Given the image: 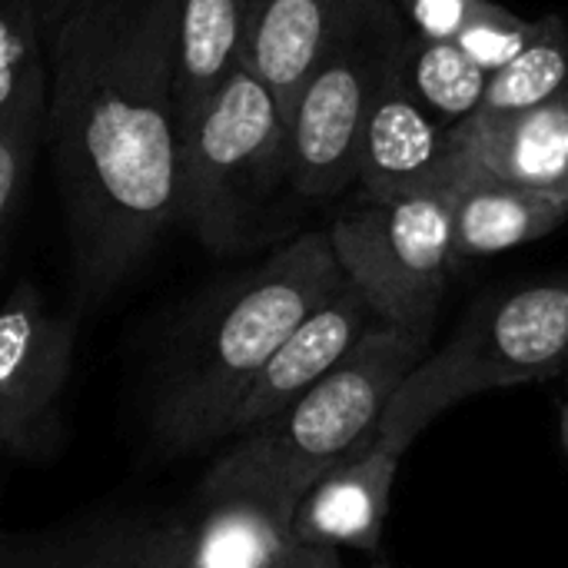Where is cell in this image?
Listing matches in <instances>:
<instances>
[{
    "instance_id": "6da1fadb",
    "label": "cell",
    "mask_w": 568,
    "mask_h": 568,
    "mask_svg": "<svg viewBox=\"0 0 568 568\" xmlns=\"http://www.w3.org/2000/svg\"><path fill=\"white\" fill-rule=\"evenodd\" d=\"M50 143L83 303L180 223L176 0H83L47 40Z\"/></svg>"
},
{
    "instance_id": "7a4b0ae2",
    "label": "cell",
    "mask_w": 568,
    "mask_h": 568,
    "mask_svg": "<svg viewBox=\"0 0 568 568\" xmlns=\"http://www.w3.org/2000/svg\"><path fill=\"white\" fill-rule=\"evenodd\" d=\"M343 283L326 230L290 240L240 276L186 333L163 373L150 419L156 446L196 453L226 439L270 356Z\"/></svg>"
},
{
    "instance_id": "3957f363",
    "label": "cell",
    "mask_w": 568,
    "mask_h": 568,
    "mask_svg": "<svg viewBox=\"0 0 568 568\" xmlns=\"http://www.w3.org/2000/svg\"><path fill=\"white\" fill-rule=\"evenodd\" d=\"M426 353L429 333L376 323L329 376L273 419L240 433L203 486H260L300 503L326 469L376 436L383 413Z\"/></svg>"
},
{
    "instance_id": "277c9868",
    "label": "cell",
    "mask_w": 568,
    "mask_h": 568,
    "mask_svg": "<svg viewBox=\"0 0 568 568\" xmlns=\"http://www.w3.org/2000/svg\"><path fill=\"white\" fill-rule=\"evenodd\" d=\"M568 369V273L483 296L393 396L373 439L409 449L463 399L556 379Z\"/></svg>"
},
{
    "instance_id": "5b68a950",
    "label": "cell",
    "mask_w": 568,
    "mask_h": 568,
    "mask_svg": "<svg viewBox=\"0 0 568 568\" xmlns=\"http://www.w3.org/2000/svg\"><path fill=\"white\" fill-rule=\"evenodd\" d=\"M290 183V126L273 90L236 67L183 123L180 223L213 253L246 246L263 206Z\"/></svg>"
},
{
    "instance_id": "8992f818",
    "label": "cell",
    "mask_w": 568,
    "mask_h": 568,
    "mask_svg": "<svg viewBox=\"0 0 568 568\" xmlns=\"http://www.w3.org/2000/svg\"><path fill=\"white\" fill-rule=\"evenodd\" d=\"M406 43L399 0H336L323 50L290 110V186L300 196L333 200L356 183L363 120Z\"/></svg>"
},
{
    "instance_id": "52a82bcc",
    "label": "cell",
    "mask_w": 568,
    "mask_h": 568,
    "mask_svg": "<svg viewBox=\"0 0 568 568\" xmlns=\"http://www.w3.org/2000/svg\"><path fill=\"white\" fill-rule=\"evenodd\" d=\"M459 186L359 203L326 230L346 283L379 323L433 333L446 283L456 273L453 206Z\"/></svg>"
},
{
    "instance_id": "ba28073f",
    "label": "cell",
    "mask_w": 568,
    "mask_h": 568,
    "mask_svg": "<svg viewBox=\"0 0 568 568\" xmlns=\"http://www.w3.org/2000/svg\"><path fill=\"white\" fill-rule=\"evenodd\" d=\"M73 373V323L30 280L0 303V449L50 459L63 443V393Z\"/></svg>"
},
{
    "instance_id": "9c48e42d",
    "label": "cell",
    "mask_w": 568,
    "mask_h": 568,
    "mask_svg": "<svg viewBox=\"0 0 568 568\" xmlns=\"http://www.w3.org/2000/svg\"><path fill=\"white\" fill-rule=\"evenodd\" d=\"M466 176L449 143V126L439 123L406 80V57L379 87L363 120L356 183L363 203H389L429 190L459 186Z\"/></svg>"
},
{
    "instance_id": "30bf717a",
    "label": "cell",
    "mask_w": 568,
    "mask_h": 568,
    "mask_svg": "<svg viewBox=\"0 0 568 568\" xmlns=\"http://www.w3.org/2000/svg\"><path fill=\"white\" fill-rule=\"evenodd\" d=\"M406 449L369 439L326 469L293 513V539L316 549L379 552L393 483Z\"/></svg>"
},
{
    "instance_id": "8fae6325",
    "label": "cell",
    "mask_w": 568,
    "mask_h": 568,
    "mask_svg": "<svg viewBox=\"0 0 568 568\" xmlns=\"http://www.w3.org/2000/svg\"><path fill=\"white\" fill-rule=\"evenodd\" d=\"M376 323L379 320L373 316L369 303L349 283H343V290L316 306L270 356L246 399L240 403L226 439H236L240 433L273 419L290 403H296L306 389L329 376Z\"/></svg>"
},
{
    "instance_id": "7c38bea8",
    "label": "cell",
    "mask_w": 568,
    "mask_h": 568,
    "mask_svg": "<svg viewBox=\"0 0 568 568\" xmlns=\"http://www.w3.org/2000/svg\"><path fill=\"white\" fill-rule=\"evenodd\" d=\"M449 143L466 173L568 196V90L523 113H473Z\"/></svg>"
},
{
    "instance_id": "4fadbf2b",
    "label": "cell",
    "mask_w": 568,
    "mask_h": 568,
    "mask_svg": "<svg viewBox=\"0 0 568 568\" xmlns=\"http://www.w3.org/2000/svg\"><path fill=\"white\" fill-rule=\"evenodd\" d=\"M300 503L260 486H200L183 529V568H270L293 546Z\"/></svg>"
},
{
    "instance_id": "5bb4252c",
    "label": "cell",
    "mask_w": 568,
    "mask_h": 568,
    "mask_svg": "<svg viewBox=\"0 0 568 568\" xmlns=\"http://www.w3.org/2000/svg\"><path fill=\"white\" fill-rule=\"evenodd\" d=\"M568 220V196L466 173L453 206V270L536 243Z\"/></svg>"
},
{
    "instance_id": "9a60e30c",
    "label": "cell",
    "mask_w": 568,
    "mask_h": 568,
    "mask_svg": "<svg viewBox=\"0 0 568 568\" xmlns=\"http://www.w3.org/2000/svg\"><path fill=\"white\" fill-rule=\"evenodd\" d=\"M333 7L336 0H250L243 67L273 90L286 126L329 33Z\"/></svg>"
},
{
    "instance_id": "2e32d148",
    "label": "cell",
    "mask_w": 568,
    "mask_h": 568,
    "mask_svg": "<svg viewBox=\"0 0 568 568\" xmlns=\"http://www.w3.org/2000/svg\"><path fill=\"white\" fill-rule=\"evenodd\" d=\"M250 0H176L180 126L243 67Z\"/></svg>"
},
{
    "instance_id": "e0dca14e",
    "label": "cell",
    "mask_w": 568,
    "mask_h": 568,
    "mask_svg": "<svg viewBox=\"0 0 568 568\" xmlns=\"http://www.w3.org/2000/svg\"><path fill=\"white\" fill-rule=\"evenodd\" d=\"M50 57L33 0H0V130L47 126Z\"/></svg>"
},
{
    "instance_id": "ac0fdd59",
    "label": "cell",
    "mask_w": 568,
    "mask_h": 568,
    "mask_svg": "<svg viewBox=\"0 0 568 568\" xmlns=\"http://www.w3.org/2000/svg\"><path fill=\"white\" fill-rule=\"evenodd\" d=\"M406 80L419 103L446 126L479 113L489 73L456 40H423L409 33Z\"/></svg>"
},
{
    "instance_id": "d6986e66",
    "label": "cell",
    "mask_w": 568,
    "mask_h": 568,
    "mask_svg": "<svg viewBox=\"0 0 568 568\" xmlns=\"http://www.w3.org/2000/svg\"><path fill=\"white\" fill-rule=\"evenodd\" d=\"M568 90V27L562 17H539V30L529 47L489 73L486 100L479 113H523L536 110Z\"/></svg>"
},
{
    "instance_id": "ffe728a7",
    "label": "cell",
    "mask_w": 568,
    "mask_h": 568,
    "mask_svg": "<svg viewBox=\"0 0 568 568\" xmlns=\"http://www.w3.org/2000/svg\"><path fill=\"white\" fill-rule=\"evenodd\" d=\"M77 568H183L180 519L110 526L80 542Z\"/></svg>"
},
{
    "instance_id": "44dd1931",
    "label": "cell",
    "mask_w": 568,
    "mask_h": 568,
    "mask_svg": "<svg viewBox=\"0 0 568 568\" xmlns=\"http://www.w3.org/2000/svg\"><path fill=\"white\" fill-rule=\"evenodd\" d=\"M536 30H539V20L519 17V13L506 10L503 3H496V0H479L473 7L469 20H466V27L456 33V43L486 73H496L529 47Z\"/></svg>"
},
{
    "instance_id": "7402d4cb",
    "label": "cell",
    "mask_w": 568,
    "mask_h": 568,
    "mask_svg": "<svg viewBox=\"0 0 568 568\" xmlns=\"http://www.w3.org/2000/svg\"><path fill=\"white\" fill-rule=\"evenodd\" d=\"M43 140V126H10L0 130V273L10 243V230L23 206V193L30 183L33 156Z\"/></svg>"
},
{
    "instance_id": "603a6c76",
    "label": "cell",
    "mask_w": 568,
    "mask_h": 568,
    "mask_svg": "<svg viewBox=\"0 0 568 568\" xmlns=\"http://www.w3.org/2000/svg\"><path fill=\"white\" fill-rule=\"evenodd\" d=\"M479 0H399L406 30L423 40H456Z\"/></svg>"
},
{
    "instance_id": "cb8c5ba5",
    "label": "cell",
    "mask_w": 568,
    "mask_h": 568,
    "mask_svg": "<svg viewBox=\"0 0 568 568\" xmlns=\"http://www.w3.org/2000/svg\"><path fill=\"white\" fill-rule=\"evenodd\" d=\"M80 542L0 539V568H77Z\"/></svg>"
},
{
    "instance_id": "d4e9b609",
    "label": "cell",
    "mask_w": 568,
    "mask_h": 568,
    "mask_svg": "<svg viewBox=\"0 0 568 568\" xmlns=\"http://www.w3.org/2000/svg\"><path fill=\"white\" fill-rule=\"evenodd\" d=\"M270 568H343L336 549H316V546H293L276 566Z\"/></svg>"
},
{
    "instance_id": "484cf974",
    "label": "cell",
    "mask_w": 568,
    "mask_h": 568,
    "mask_svg": "<svg viewBox=\"0 0 568 568\" xmlns=\"http://www.w3.org/2000/svg\"><path fill=\"white\" fill-rule=\"evenodd\" d=\"M83 0H33V7H37V17H40V27H43V33H47V40L53 37V30L80 7Z\"/></svg>"
},
{
    "instance_id": "4316f807",
    "label": "cell",
    "mask_w": 568,
    "mask_h": 568,
    "mask_svg": "<svg viewBox=\"0 0 568 568\" xmlns=\"http://www.w3.org/2000/svg\"><path fill=\"white\" fill-rule=\"evenodd\" d=\"M559 433H562V446H566L568 453V399L562 403V409H559Z\"/></svg>"
}]
</instances>
